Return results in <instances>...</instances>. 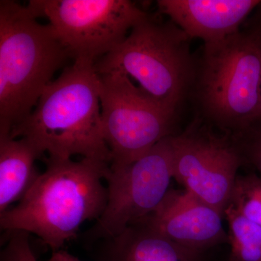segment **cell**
<instances>
[{
  "instance_id": "cell-12",
  "label": "cell",
  "mask_w": 261,
  "mask_h": 261,
  "mask_svg": "<svg viewBox=\"0 0 261 261\" xmlns=\"http://www.w3.org/2000/svg\"><path fill=\"white\" fill-rule=\"evenodd\" d=\"M99 261H203L204 253L174 243L137 221L105 240Z\"/></svg>"
},
{
  "instance_id": "cell-14",
  "label": "cell",
  "mask_w": 261,
  "mask_h": 261,
  "mask_svg": "<svg viewBox=\"0 0 261 261\" xmlns=\"http://www.w3.org/2000/svg\"><path fill=\"white\" fill-rule=\"evenodd\" d=\"M228 223V261H261V226L244 217L231 206L225 211Z\"/></svg>"
},
{
  "instance_id": "cell-3",
  "label": "cell",
  "mask_w": 261,
  "mask_h": 261,
  "mask_svg": "<svg viewBox=\"0 0 261 261\" xmlns=\"http://www.w3.org/2000/svg\"><path fill=\"white\" fill-rule=\"evenodd\" d=\"M37 19L27 5L0 1V136L31 114L71 58L50 24Z\"/></svg>"
},
{
  "instance_id": "cell-2",
  "label": "cell",
  "mask_w": 261,
  "mask_h": 261,
  "mask_svg": "<svg viewBox=\"0 0 261 261\" xmlns=\"http://www.w3.org/2000/svg\"><path fill=\"white\" fill-rule=\"evenodd\" d=\"M41 173L18 205L0 214L2 229L34 233L53 250L77 236L84 222L97 220L107 205L109 163L46 159Z\"/></svg>"
},
{
  "instance_id": "cell-17",
  "label": "cell",
  "mask_w": 261,
  "mask_h": 261,
  "mask_svg": "<svg viewBox=\"0 0 261 261\" xmlns=\"http://www.w3.org/2000/svg\"><path fill=\"white\" fill-rule=\"evenodd\" d=\"M11 233L10 240L1 253V261H37L29 240V233L16 231Z\"/></svg>"
},
{
  "instance_id": "cell-7",
  "label": "cell",
  "mask_w": 261,
  "mask_h": 261,
  "mask_svg": "<svg viewBox=\"0 0 261 261\" xmlns=\"http://www.w3.org/2000/svg\"><path fill=\"white\" fill-rule=\"evenodd\" d=\"M102 132L111 166L129 164L173 134L177 116L165 111L122 73L98 74Z\"/></svg>"
},
{
  "instance_id": "cell-4",
  "label": "cell",
  "mask_w": 261,
  "mask_h": 261,
  "mask_svg": "<svg viewBox=\"0 0 261 261\" xmlns=\"http://www.w3.org/2000/svg\"><path fill=\"white\" fill-rule=\"evenodd\" d=\"M190 99L197 118L228 135L251 126L261 101V44L242 29L204 44Z\"/></svg>"
},
{
  "instance_id": "cell-10",
  "label": "cell",
  "mask_w": 261,
  "mask_h": 261,
  "mask_svg": "<svg viewBox=\"0 0 261 261\" xmlns=\"http://www.w3.org/2000/svg\"><path fill=\"white\" fill-rule=\"evenodd\" d=\"M224 216L186 190H170L159 207L139 221L174 243L205 252L227 243Z\"/></svg>"
},
{
  "instance_id": "cell-9",
  "label": "cell",
  "mask_w": 261,
  "mask_h": 261,
  "mask_svg": "<svg viewBox=\"0 0 261 261\" xmlns=\"http://www.w3.org/2000/svg\"><path fill=\"white\" fill-rule=\"evenodd\" d=\"M211 128L197 117L185 132L171 136L173 178L224 216L244 163L233 137Z\"/></svg>"
},
{
  "instance_id": "cell-20",
  "label": "cell",
  "mask_w": 261,
  "mask_h": 261,
  "mask_svg": "<svg viewBox=\"0 0 261 261\" xmlns=\"http://www.w3.org/2000/svg\"><path fill=\"white\" fill-rule=\"evenodd\" d=\"M259 42H260V41H259ZM261 123V101L260 106H259L258 110H257L256 115H255V119H254L253 123ZM253 123H252V124H253Z\"/></svg>"
},
{
  "instance_id": "cell-19",
  "label": "cell",
  "mask_w": 261,
  "mask_h": 261,
  "mask_svg": "<svg viewBox=\"0 0 261 261\" xmlns=\"http://www.w3.org/2000/svg\"><path fill=\"white\" fill-rule=\"evenodd\" d=\"M48 261H82L73 256L69 252L63 250L53 252L50 258Z\"/></svg>"
},
{
  "instance_id": "cell-15",
  "label": "cell",
  "mask_w": 261,
  "mask_h": 261,
  "mask_svg": "<svg viewBox=\"0 0 261 261\" xmlns=\"http://www.w3.org/2000/svg\"><path fill=\"white\" fill-rule=\"evenodd\" d=\"M228 206L261 226V176L257 173L238 176Z\"/></svg>"
},
{
  "instance_id": "cell-8",
  "label": "cell",
  "mask_w": 261,
  "mask_h": 261,
  "mask_svg": "<svg viewBox=\"0 0 261 261\" xmlns=\"http://www.w3.org/2000/svg\"><path fill=\"white\" fill-rule=\"evenodd\" d=\"M172 136V135H171ZM173 178L171 136L124 166L110 165L106 209L88 231L93 240L115 238L153 212Z\"/></svg>"
},
{
  "instance_id": "cell-18",
  "label": "cell",
  "mask_w": 261,
  "mask_h": 261,
  "mask_svg": "<svg viewBox=\"0 0 261 261\" xmlns=\"http://www.w3.org/2000/svg\"><path fill=\"white\" fill-rule=\"evenodd\" d=\"M244 24L243 29L253 34L261 42V4L254 10L253 14Z\"/></svg>"
},
{
  "instance_id": "cell-11",
  "label": "cell",
  "mask_w": 261,
  "mask_h": 261,
  "mask_svg": "<svg viewBox=\"0 0 261 261\" xmlns=\"http://www.w3.org/2000/svg\"><path fill=\"white\" fill-rule=\"evenodd\" d=\"M167 15L190 39L219 42L241 30L261 0H159Z\"/></svg>"
},
{
  "instance_id": "cell-13",
  "label": "cell",
  "mask_w": 261,
  "mask_h": 261,
  "mask_svg": "<svg viewBox=\"0 0 261 261\" xmlns=\"http://www.w3.org/2000/svg\"><path fill=\"white\" fill-rule=\"evenodd\" d=\"M42 156L24 139L0 136V214L20 201L39 177L35 161Z\"/></svg>"
},
{
  "instance_id": "cell-5",
  "label": "cell",
  "mask_w": 261,
  "mask_h": 261,
  "mask_svg": "<svg viewBox=\"0 0 261 261\" xmlns=\"http://www.w3.org/2000/svg\"><path fill=\"white\" fill-rule=\"evenodd\" d=\"M190 39L171 20L160 22L148 15L118 47L98 60L94 68L98 74L126 75L146 97L177 116L190 99L197 70Z\"/></svg>"
},
{
  "instance_id": "cell-16",
  "label": "cell",
  "mask_w": 261,
  "mask_h": 261,
  "mask_svg": "<svg viewBox=\"0 0 261 261\" xmlns=\"http://www.w3.org/2000/svg\"><path fill=\"white\" fill-rule=\"evenodd\" d=\"M231 137L240 149L244 165L251 166L261 176V123H253Z\"/></svg>"
},
{
  "instance_id": "cell-6",
  "label": "cell",
  "mask_w": 261,
  "mask_h": 261,
  "mask_svg": "<svg viewBox=\"0 0 261 261\" xmlns=\"http://www.w3.org/2000/svg\"><path fill=\"white\" fill-rule=\"evenodd\" d=\"M27 7L37 18L49 20L73 61L94 63L148 15L128 0H31Z\"/></svg>"
},
{
  "instance_id": "cell-1",
  "label": "cell",
  "mask_w": 261,
  "mask_h": 261,
  "mask_svg": "<svg viewBox=\"0 0 261 261\" xmlns=\"http://www.w3.org/2000/svg\"><path fill=\"white\" fill-rule=\"evenodd\" d=\"M10 137L28 141L41 155L49 154V159L65 161L80 155L111 165L94 63L74 60L47 86L32 112Z\"/></svg>"
}]
</instances>
